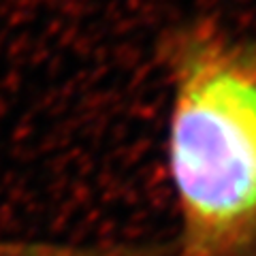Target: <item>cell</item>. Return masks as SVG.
Instances as JSON below:
<instances>
[{
    "mask_svg": "<svg viewBox=\"0 0 256 256\" xmlns=\"http://www.w3.org/2000/svg\"><path fill=\"white\" fill-rule=\"evenodd\" d=\"M171 84L166 162L180 218L173 256L256 250V41L212 20L162 43Z\"/></svg>",
    "mask_w": 256,
    "mask_h": 256,
    "instance_id": "1",
    "label": "cell"
},
{
    "mask_svg": "<svg viewBox=\"0 0 256 256\" xmlns=\"http://www.w3.org/2000/svg\"><path fill=\"white\" fill-rule=\"evenodd\" d=\"M0 256H130L122 248H70L50 244L0 242Z\"/></svg>",
    "mask_w": 256,
    "mask_h": 256,
    "instance_id": "2",
    "label": "cell"
},
{
    "mask_svg": "<svg viewBox=\"0 0 256 256\" xmlns=\"http://www.w3.org/2000/svg\"><path fill=\"white\" fill-rule=\"evenodd\" d=\"M252 256H256V250H254V254H252Z\"/></svg>",
    "mask_w": 256,
    "mask_h": 256,
    "instance_id": "3",
    "label": "cell"
}]
</instances>
